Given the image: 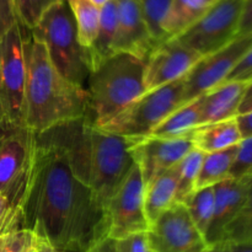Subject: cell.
<instances>
[{
  "mask_svg": "<svg viewBox=\"0 0 252 252\" xmlns=\"http://www.w3.org/2000/svg\"><path fill=\"white\" fill-rule=\"evenodd\" d=\"M236 122L243 139L252 137V111L245 115L236 116Z\"/></svg>",
  "mask_w": 252,
  "mask_h": 252,
  "instance_id": "cell-37",
  "label": "cell"
},
{
  "mask_svg": "<svg viewBox=\"0 0 252 252\" xmlns=\"http://www.w3.org/2000/svg\"><path fill=\"white\" fill-rule=\"evenodd\" d=\"M62 0H15L17 22L29 31L37 26L44 12Z\"/></svg>",
  "mask_w": 252,
  "mask_h": 252,
  "instance_id": "cell-30",
  "label": "cell"
},
{
  "mask_svg": "<svg viewBox=\"0 0 252 252\" xmlns=\"http://www.w3.org/2000/svg\"><path fill=\"white\" fill-rule=\"evenodd\" d=\"M171 1L172 0H138L150 34L158 44L167 41L162 31V22L169 11Z\"/></svg>",
  "mask_w": 252,
  "mask_h": 252,
  "instance_id": "cell-29",
  "label": "cell"
},
{
  "mask_svg": "<svg viewBox=\"0 0 252 252\" xmlns=\"http://www.w3.org/2000/svg\"><path fill=\"white\" fill-rule=\"evenodd\" d=\"M225 81H243L251 83L252 81V46L250 47L245 56L240 59L235 68L231 70Z\"/></svg>",
  "mask_w": 252,
  "mask_h": 252,
  "instance_id": "cell-34",
  "label": "cell"
},
{
  "mask_svg": "<svg viewBox=\"0 0 252 252\" xmlns=\"http://www.w3.org/2000/svg\"><path fill=\"white\" fill-rule=\"evenodd\" d=\"M147 235L152 252H207L211 248L182 203L162 213Z\"/></svg>",
  "mask_w": 252,
  "mask_h": 252,
  "instance_id": "cell-11",
  "label": "cell"
},
{
  "mask_svg": "<svg viewBox=\"0 0 252 252\" xmlns=\"http://www.w3.org/2000/svg\"><path fill=\"white\" fill-rule=\"evenodd\" d=\"M17 22L15 0H0V38Z\"/></svg>",
  "mask_w": 252,
  "mask_h": 252,
  "instance_id": "cell-35",
  "label": "cell"
},
{
  "mask_svg": "<svg viewBox=\"0 0 252 252\" xmlns=\"http://www.w3.org/2000/svg\"><path fill=\"white\" fill-rule=\"evenodd\" d=\"M252 34V0H246L239 24L238 37Z\"/></svg>",
  "mask_w": 252,
  "mask_h": 252,
  "instance_id": "cell-36",
  "label": "cell"
},
{
  "mask_svg": "<svg viewBox=\"0 0 252 252\" xmlns=\"http://www.w3.org/2000/svg\"><path fill=\"white\" fill-rule=\"evenodd\" d=\"M71 10L78 30L79 42L85 48H90L96 38L100 22V7L90 0H65Z\"/></svg>",
  "mask_w": 252,
  "mask_h": 252,
  "instance_id": "cell-25",
  "label": "cell"
},
{
  "mask_svg": "<svg viewBox=\"0 0 252 252\" xmlns=\"http://www.w3.org/2000/svg\"><path fill=\"white\" fill-rule=\"evenodd\" d=\"M202 57L176 39H167L158 44L145 59V91L185 78Z\"/></svg>",
  "mask_w": 252,
  "mask_h": 252,
  "instance_id": "cell-12",
  "label": "cell"
},
{
  "mask_svg": "<svg viewBox=\"0 0 252 252\" xmlns=\"http://www.w3.org/2000/svg\"><path fill=\"white\" fill-rule=\"evenodd\" d=\"M251 177H252V176H251Z\"/></svg>",
  "mask_w": 252,
  "mask_h": 252,
  "instance_id": "cell-45",
  "label": "cell"
},
{
  "mask_svg": "<svg viewBox=\"0 0 252 252\" xmlns=\"http://www.w3.org/2000/svg\"><path fill=\"white\" fill-rule=\"evenodd\" d=\"M29 169L30 164L26 172L14 185L0 192V235L24 229L22 209L29 184Z\"/></svg>",
  "mask_w": 252,
  "mask_h": 252,
  "instance_id": "cell-22",
  "label": "cell"
},
{
  "mask_svg": "<svg viewBox=\"0 0 252 252\" xmlns=\"http://www.w3.org/2000/svg\"><path fill=\"white\" fill-rule=\"evenodd\" d=\"M185 78L147 91L98 129L126 138H145L184 103Z\"/></svg>",
  "mask_w": 252,
  "mask_h": 252,
  "instance_id": "cell-7",
  "label": "cell"
},
{
  "mask_svg": "<svg viewBox=\"0 0 252 252\" xmlns=\"http://www.w3.org/2000/svg\"><path fill=\"white\" fill-rule=\"evenodd\" d=\"M118 26V2L117 0H108L100 7V22L98 31L94 43L89 49L91 62V71L103 61L115 54L116 33Z\"/></svg>",
  "mask_w": 252,
  "mask_h": 252,
  "instance_id": "cell-20",
  "label": "cell"
},
{
  "mask_svg": "<svg viewBox=\"0 0 252 252\" xmlns=\"http://www.w3.org/2000/svg\"><path fill=\"white\" fill-rule=\"evenodd\" d=\"M39 239L29 229H19L0 235V252H33Z\"/></svg>",
  "mask_w": 252,
  "mask_h": 252,
  "instance_id": "cell-31",
  "label": "cell"
},
{
  "mask_svg": "<svg viewBox=\"0 0 252 252\" xmlns=\"http://www.w3.org/2000/svg\"><path fill=\"white\" fill-rule=\"evenodd\" d=\"M252 46V34L236 37L224 48L202 57L196 65L185 76L184 103L191 102L225 83L240 59Z\"/></svg>",
  "mask_w": 252,
  "mask_h": 252,
  "instance_id": "cell-10",
  "label": "cell"
},
{
  "mask_svg": "<svg viewBox=\"0 0 252 252\" xmlns=\"http://www.w3.org/2000/svg\"><path fill=\"white\" fill-rule=\"evenodd\" d=\"M24 229L61 252H89L107 238V214L65 158L34 135L22 209Z\"/></svg>",
  "mask_w": 252,
  "mask_h": 252,
  "instance_id": "cell-1",
  "label": "cell"
},
{
  "mask_svg": "<svg viewBox=\"0 0 252 252\" xmlns=\"http://www.w3.org/2000/svg\"><path fill=\"white\" fill-rule=\"evenodd\" d=\"M207 252H224V248H223V244H217V245H213L211 246V248L208 249V251Z\"/></svg>",
  "mask_w": 252,
  "mask_h": 252,
  "instance_id": "cell-42",
  "label": "cell"
},
{
  "mask_svg": "<svg viewBox=\"0 0 252 252\" xmlns=\"http://www.w3.org/2000/svg\"><path fill=\"white\" fill-rule=\"evenodd\" d=\"M115 245L118 252H152L147 233L133 234L121 240H115Z\"/></svg>",
  "mask_w": 252,
  "mask_h": 252,
  "instance_id": "cell-33",
  "label": "cell"
},
{
  "mask_svg": "<svg viewBox=\"0 0 252 252\" xmlns=\"http://www.w3.org/2000/svg\"><path fill=\"white\" fill-rule=\"evenodd\" d=\"M250 177L245 179H226L214 185V212L206 238L209 246L223 241L224 231L235 219L248 198Z\"/></svg>",
  "mask_w": 252,
  "mask_h": 252,
  "instance_id": "cell-15",
  "label": "cell"
},
{
  "mask_svg": "<svg viewBox=\"0 0 252 252\" xmlns=\"http://www.w3.org/2000/svg\"><path fill=\"white\" fill-rule=\"evenodd\" d=\"M199 126V97L180 106L167 116L152 132V137L161 139H180L191 135Z\"/></svg>",
  "mask_w": 252,
  "mask_h": 252,
  "instance_id": "cell-23",
  "label": "cell"
},
{
  "mask_svg": "<svg viewBox=\"0 0 252 252\" xmlns=\"http://www.w3.org/2000/svg\"><path fill=\"white\" fill-rule=\"evenodd\" d=\"M37 252H61V251L56 250V249H53L52 246L47 245L46 243H42V241H39L38 248H37Z\"/></svg>",
  "mask_w": 252,
  "mask_h": 252,
  "instance_id": "cell-41",
  "label": "cell"
},
{
  "mask_svg": "<svg viewBox=\"0 0 252 252\" xmlns=\"http://www.w3.org/2000/svg\"><path fill=\"white\" fill-rule=\"evenodd\" d=\"M193 148V143L189 137L161 139L149 135L138 138L135 144L130 148V153L134 162L139 166L147 186L158 175L174 169Z\"/></svg>",
  "mask_w": 252,
  "mask_h": 252,
  "instance_id": "cell-13",
  "label": "cell"
},
{
  "mask_svg": "<svg viewBox=\"0 0 252 252\" xmlns=\"http://www.w3.org/2000/svg\"><path fill=\"white\" fill-rule=\"evenodd\" d=\"M239 145H235V147L228 148V149L220 150V152L206 154L194 189L214 186V185L229 179V174H230L231 166L235 161Z\"/></svg>",
  "mask_w": 252,
  "mask_h": 252,
  "instance_id": "cell-24",
  "label": "cell"
},
{
  "mask_svg": "<svg viewBox=\"0 0 252 252\" xmlns=\"http://www.w3.org/2000/svg\"><path fill=\"white\" fill-rule=\"evenodd\" d=\"M204 157H206V153L193 148L175 166L177 172L176 203H184L187 197L194 191Z\"/></svg>",
  "mask_w": 252,
  "mask_h": 252,
  "instance_id": "cell-26",
  "label": "cell"
},
{
  "mask_svg": "<svg viewBox=\"0 0 252 252\" xmlns=\"http://www.w3.org/2000/svg\"><path fill=\"white\" fill-rule=\"evenodd\" d=\"M221 243L252 244V177H250V187L245 204L225 229Z\"/></svg>",
  "mask_w": 252,
  "mask_h": 252,
  "instance_id": "cell-28",
  "label": "cell"
},
{
  "mask_svg": "<svg viewBox=\"0 0 252 252\" xmlns=\"http://www.w3.org/2000/svg\"><path fill=\"white\" fill-rule=\"evenodd\" d=\"M118 26L115 38V53H128L145 62L158 46L150 34L138 0H117Z\"/></svg>",
  "mask_w": 252,
  "mask_h": 252,
  "instance_id": "cell-14",
  "label": "cell"
},
{
  "mask_svg": "<svg viewBox=\"0 0 252 252\" xmlns=\"http://www.w3.org/2000/svg\"><path fill=\"white\" fill-rule=\"evenodd\" d=\"M224 252H252L250 243H221Z\"/></svg>",
  "mask_w": 252,
  "mask_h": 252,
  "instance_id": "cell-39",
  "label": "cell"
},
{
  "mask_svg": "<svg viewBox=\"0 0 252 252\" xmlns=\"http://www.w3.org/2000/svg\"><path fill=\"white\" fill-rule=\"evenodd\" d=\"M252 111V81L246 88L245 94L243 96V100H241L240 106H239L238 116L239 115H245Z\"/></svg>",
  "mask_w": 252,
  "mask_h": 252,
  "instance_id": "cell-38",
  "label": "cell"
},
{
  "mask_svg": "<svg viewBox=\"0 0 252 252\" xmlns=\"http://www.w3.org/2000/svg\"><path fill=\"white\" fill-rule=\"evenodd\" d=\"M182 204L186 207L196 228L202 235H206L214 212L213 186L194 189Z\"/></svg>",
  "mask_w": 252,
  "mask_h": 252,
  "instance_id": "cell-27",
  "label": "cell"
},
{
  "mask_svg": "<svg viewBox=\"0 0 252 252\" xmlns=\"http://www.w3.org/2000/svg\"><path fill=\"white\" fill-rule=\"evenodd\" d=\"M252 176V137L243 139L239 144L235 161L231 166L230 179H245Z\"/></svg>",
  "mask_w": 252,
  "mask_h": 252,
  "instance_id": "cell-32",
  "label": "cell"
},
{
  "mask_svg": "<svg viewBox=\"0 0 252 252\" xmlns=\"http://www.w3.org/2000/svg\"><path fill=\"white\" fill-rule=\"evenodd\" d=\"M145 62L128 53H115L90 73L86 91L89 118L101 127L145 94Z\"/></svg>",
  "mask_w": 252,
  "mask_h": 252,
  "instance_id": "cell-4",
  "label": "cell"
},
{
  "mask_svg": "<svg viewBox=\"0 0 252 252\" xmlns=\"http://www.w3.org/2000/svg\"><path fill=\"white\" fill-rule=\"evenodd\" d=\"M33 252H37V250H36V251H33Z\"/></svg>",
  "mask_w": 252,
  "mask_h": 252,
  "instance_id": "cell-44",
  "label": "cell"
},
{
  "mask_svg": "<svg viewBox=\"0 0 252 252\" xmlns=\"http://www.w3.org/2000/svg\"><path fill=\"white\" fill-rule=\"evenodd\" d=\"M31 32L44 44L57 70L68 81L86 89L91 73L90 56L79 42L68 2L62 0L49 7Z\"/></svg>",
  "mask_w": 252,
  "mask_h": 252,
  "instance_id": "cell-5",
  "label": "cell"
},
{
  "mask_svg": "<svg viewBox=\"0 0 252 252\" xmlns=\"http://www.w3.org/2000/svg\"><path fill=\"white\" fill-rule=\"evenodd\" d=\"M27 32L29 30L16 22L0 38V137L26 128L25 41Z\"/></svg>",
  "mask_w": 252,
  "mask_h": 252,
  "instance_id": "cell-6",
  "label": "cell"
},
{
  "mask_svg": "<svg viewBox=\"0 0 252 252\" xmlns=\"http://www.w3.org/2000/svg\"><path fill=\"white\" fill-rule=\"evenodd\" d=\"M36 137L65 158L75 176L93 189L105 208L135 164L130 148L138 138L103 132L89 116L54 126Z\"/></svg>",
  "mask_w": 252,
  "mask_h": 252,
  "instance_id": "cell-2",
  "label": "cell"
},
{
  "mask_svg": "<svg viewBox=\"0 0 252 252\" xmlns=\"http://www.w3.org/2000/svg\"><path fill=\"white\" fill-rule=\"evenodd\" d=\"M90 1L93 2V4H95L97 7H102L103 5L108 1V0H90Z\"/></svg>",
  "mask_w": 252,
  "mask_h": 252,
  "instance_id": "cell-43",
  "label": "cell"
},
{
  "mask_svg": "<svg viewBox=\"0 0 252 252\" xmlns=\"http://www.w3.org/2000/svg\"><path fill=\"white\" fill-rule=\"evenodd\" d=\"M26 94L25 126L41 133L54 126L89 116L86 89L66 80L49 59L44 44L27 32L25 41Z\"/></svg>",
  "mask_w": 252,
  "mask_h": 252,
  "instance_id": "cell-3",
  "label": "cell"
},
{
  "mask_svg": "<svg viewBox=\"0 0 252 252\" xmlns=\"http://www.w3.org/2000/svg\"><path fill=\"white\" fill-rule=\"evenodd\" d=\"M249 84L225 81L199 96V126L235 118Z\"/></svg>",
  "mask_w": 252,
  "mask_h": 252,
  "instance_id": "cell-17",
  "label": "cell"
},
{
  "mask_svg": "<svg viewBox=\"0 0 252 252\" xmlns=\"http://www.w3.org/2000/svg\"><path fill=\"white\" fill-rule=\"evenodd\" d=\"M89 252H118L116 249L115 240L112 239H103L102 241H100L98 244H96L93 249Z\"/></svg>",
  "mask_w": 252,
  "mask_h": 252,
  "instance_id": "cell-40",
  "label": "cell"
},
{
  "mask_svg": "<svg viewBox=\"0 0 252 252\" xmlns=\"http://www.w3.org/2000/svg\"><path fill=\"white\" fill-rule=\"evenodd\" d=\"M145 184L139 166L134 164L106 208L107 238L121 240L138 233H148L149 223L144 209Z\"/></svg>",
  "mask_w": 252,
  "mask_h": 252,
  "instance_id": "cell-9",
  "label": "cell"
},
{
  "mask_svg": "<svg viewBox=\"0 0 252 252\" xmlns=\"http://www.w3.org/2000/svg\"><path fill=\"white\" fill-rule=\"evenodd\" d=\"M189 138L193 147L206 154L235 147L243 140L236 117L221 122L198 126L192 130Z\"/></svg>",
  "mask_w": 252,
  "mask_h": 252,
  "instance_id": "cell-18",
  "label": "cell"
},
{
  "mask_svg": "<svg viewBox=\"0 0 252 252\" xmlns=\"http://www.w3.org/2000/svg\"><path fill=\"white\" fill-rule=\"evenodd\" d=\"M36 133L29 128L0 137V192L9 189L26 172Z\"/></svg>",
  "mask_w": 252,
  "mask_h": 252,
  "instance_id": "cell-16",
  "label": "cell"
},
{
  "mask_svg": "<svg viewBox=\"0 0 252 252\" xmlns=\"http://www.w3.org/2000/svg\"><path fill=\"white\" fill-rule=\"evenodd\" d=\"M177 172L170 169L158 175L145 186L144 209L149 226L176 203Z\"/></svg>",
  "mask_w": 252,
  "mask_h": 252,
  "instance_id": "cell-19",
  "label": "cell"
},
{
  "mask_svg": "<svg viewBox=\"0 0 252 252\" xmlns=\"http://www.w3.org/2000/svg\"><path fill=\"white\" fill-rule=\"evenodd\" d=\"M245 1L217 0L196 24L171 39H176L201 57L224 48L238 37Z\"/></svg>",
  "mask_w": 252,
  "mask_h": 252,
  "instance_id": "cell-8",
  "label": "cell"
},
{
  "mask_svg": "<svg viewBox=\"0 0 252 252\" xmlns=\"http://www.w3.org/2000/svg\"><path fill=\"white\" fill-rule=\"evenodd\" d=\"M216 1L217 0H172L162 22V31L166 38H175L189 29Z\"/></svg>",
  "mask_w": 252,
  "mask_h": 252,
  "instance_id": "cell-21",
  "label": "cell"
}]
</instances>
